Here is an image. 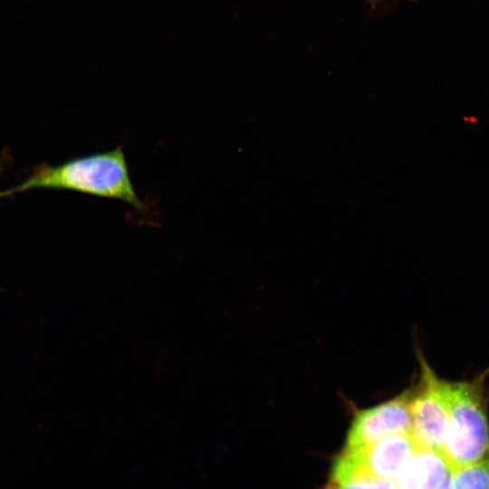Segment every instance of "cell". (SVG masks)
<instances>
[{
  "mask_svg": "<svg viewBox=\"0 0 489 489\" xmlns=\"http://www.w3.org/2000/svg\"><path fill=\"white\" fill-rule=\"evenodd\" d=\"M36 188L116 199L139 211L146 206L132 184L122 147L73 158L59 165L41 164L21 184L5 191V196Z\"/></svg>",
  "mask_w": 489,
  "mask_h": 489,
  "instance_id": "6da1fadb",
  "label": "cell"
},
{
  "mask_svg": "<svg viewBox=\"0 0 489 489\" xmlns=\"http://www.w3.org/2000/svg\"><path fill=\"white\" fill-rule=\"evenodd\" d=\"M1 168H2V164L0 162V173H1ZM5 196V193L4 192H0V197H4Z\"/></svg>",
  "mask_w": 489,
  "mask_h": 489,
  "instance_id": "ba28073f",
  "label": "cell"
},
{
  "mask_svg": "<svg viewBox=\"0 0 489 489\" xmlns=\"http://www.w3.org/2000/svg\"><path fill=\"white\" fill-rule=\"evenodd\" d=\"M328 489H398L391 481L368 477H352L338 481H330Z\"/></svg>",
  "mask_w": 489,
  "mask_h": 489,
  "instance_id": "52a82bcc",
  "label": "cell"
},
{
  "mask_svg": "<svg viewBox=\"0 0 489 489\" xmlns=\"http://www.w3.org/2000/svg\"><path fill=\"white\" fill-rule=\"evenodd\" d=\"M420 381L412 392L411 436L417 447L441 450L448 422L446 380L440 379L419 354Z\"/></svg>",
  "mask_w": 489,
  "mask_h": 489,
  "instance_id": "3957f363",
  "label": "cell"
},
{
  "mask_svg": "<svg viewBox=\"0 0 489 489\" xmlns=\"http://www.w3.org/2000/svg\"><path fill=\"white\" fill-rule=\"evenodd\" d=\"M441 450L417 447L398 478V489H440L453 475Z\"/></svg>",
  "mask_w": 489,
  "mask_h": 489,
  "instance_id": "5b68a950",
  "label": "cell"
},
{
  "mask_svg": "<svg viewBox=\"0 0 489 489\" xmlns=\"http://www.w3.org/2000/svg\"><path fill=\"white\" fill-rule=\"evenodd\" d=\"M488 373L446 382L448 422L441 451L454 470L489 457Z\"/></svg>",
  "mask_w": 489,
  "mask_h": 489,
  "instance_id": "7a4b0ae2",
  "label": "cell"
},
{
  "mask_svg": "<svg viewBox=\"0 0 489 489\" xmlns=\"http://www.w3.org/2000/svg\"><path fill=\"white\" fill-rule=\"evenodd\" d=\"M411 390L377 406L359 411L347 434L345 449H359L388 435L410 433Z\"/></svg>",
  "mask_w": 489,
  "mask_h": 489,
  "instance_id": "277c9868",
  "label": "cell"
},
{
  "mask_svg": "<svg viewBox=\"0 0 489 489\" xmlns=\"http://www.w3.org/2000/svg\"><path fill=\"white\" fill-rule=\"evenodd\" d=\"M454 489H489V457L454 470Z\"/></svg>",
  "mask_w": 489,
  "mask_h": 489,
  "instance_id": "8992f818",
  "label": "cell"
}]
</instances>
